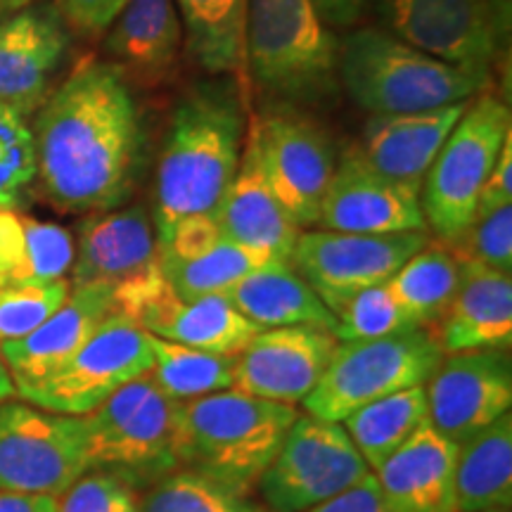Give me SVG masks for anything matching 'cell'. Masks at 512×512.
<instances>
[{
    "instance_id": "obj_12",
    "label": "cell",
    "mask_w": 512,
    "mask_h": 512,
    "mask_svg": "<svg viewBox=\"0 0 512 512\" xmlns=\"http://www.w3.org/2000/svg\"><path fill=\"white\" fill-rule=\"evenodd\" d=\"M256 131L273 195L299 228L316 226L337 166L335 145L325 128L285 102L256 114Z\"/></svg>"
},
{
    "instance_id": "obj_38",
    "label": "cell",
    "mask_w": 512,
    "mask_h": 512,
    "mask_svg": "<svg viewBox=\"0 0 512 512\" xmlns=\"http://www.w3.org/2000/svg\"><path fill=\"white\" fill-rule=\"evenodd\" d=\"M24 226V275L22 285H48L64 280L74 266V240L69 230L22 214Z\"/></svg>"
},
{
    "instance_id": "obj_43",
    "label": "cell",
    "mask_w": 512,
    "mask_h": 512,
    "mask_svg": "<svg viewBox=\"0 0 512 512\" xmlns=\"http://www.w3.org/2000/svg\"><path fill=\"white\" fill-rule=\"evenodd\" d=\"M309 512H399L384 496L375 472H368L361 482L349 486L330 501L316 505Z\"/></svg>"
},
{
    "instance_id": "obj_5",
    "label": "cell",
    "mask_w": 512,
    "mask_h": 512,
    "mask_svg": "<svg viewBox=\"0 0 512 512\" xmlns=\"http://www.w3.org/2000/svg\"><path fill=\"white\" fill-rule=\"evenodd\" d=\"M245 69L287 105H318L337 95V41L313 0H249Z\"/></svg>"
},
{
    "instance_id": "obj_26",
    "label": "cell",
    "mask_w": 512,
    "mask_h": 512,
    "mask_svg": "<svg viewBox=\"0 0 512 512\" xmlns=\"http://www.w3.org/2000/svg\"><path fill=\"white\" fill-rule=\"evenodd\" d=\"M183 31L174 0H126L112 22L105 50L124 74L157 86L174 74Z\"/></svg>"
},
{
    "instance_id": "obj_40",
    "label": "cell",
    "mask_w": 512,
    "mask_h": 512,
    "mask_svg": "<svg viewBox=\"0 0 512 512\" xmlns=\"http://www.w3.org/2000/svg\"><path fill=\"white\" fill-rule=\"evenodd\" d=\"M60 512H140L138 491L107 472L88 470L64 491Z\"/></svg>"
},
{
    "instance_id": "obj_30",
    "label": "cell",
    "mask_w": 512,
    "mask_h": 512,
    "mask_svg": "<svg viewBox=\"0 0 512 512\" xmlns=\"http://www.w3.org/2000/svg\"><path fill=\"white\" fill-rule=\"evenodd\" d=\"M460 285V264L444 242H427L403 264L387 287L418 328L432 330L444 318Z\"/></svg>"
},
{
    "instance_id": "obj_17",
    "label": "cell",
    "mask_w": 512,
    "mask_h": 512,
    "mask_svg": "<svg viewBox=\"0 0 512 512\" xmlns=\"http://www.w3.org/2000/svg\"><path fill=\"white\" fill-rule=\"evenodd\" d=\"M69 50V29L55 3L0 19V102L29 117L48 98Z\"/></svg>"
},
{
    "instance_id": "obj_18",
    "label": "cell",
    "mask_w": 512,
    "mask_h": 512,
    "mask_svg": "<svg viewBox=\"0 0 512 512\" xmlns=\"http://www.w3.org/2000/svg\"><path fill=\"white\" fill-rule=\"evenodd\" d=\"M318 226L335 233L389 235L425 233L427 221L418 195L377 174L349 147L335 166Z\"/></svg>"
},
{
    "instance_id": "obj_49",
    "label": "cell",
    "mask_w": 512,
    "mask_h": 512,
    "mask_svg": "<svg viewBox=\"0 0 512 512\" xmlns=\"http://www.w3.org/2000/svg\"><path fill=\"white\" fill-rule=\"evenodd\" d=\"M482 512H510V508H494V510H482Z\"/></svg>"
},
{
    "instance_id": "obj_24",
    "label": "cell",
    "mask_w": 512,
    "mask_h": 512,
    "mask_svg": "<svg viewBox=\"0 0 512 512\" xmlns=\"http://www.w3.org/2000/svg\"><path fill=\"white\" fill-rule=\"evenodd\" d=\"M460 285L444 318L430 330L446 354L477 349H510L512 280L510 273L458 261Z\"/></svg>"
},
{
    "instance_id": "obj_27",
    "label": "cell",
    "mask_w": 512,
    "mask_h": 512,
    "mask_svg": "<svg viewBox=\"0 0 512 512\" xmlns=\"http://www.w3.org/2000/svg\"><path fill=\"white\" fill-rule=\"evenodd\" d=\"M223 297L238 309L242 316L264 330L294 328V325H309V328L335 332L337 320L332 316L316 290L294 271L290 261H273L254 271Z\"/></svg>"
},
{
    "instance_id": "obj_34",
    "label": "cell",
    "mask_w": 512,
    "mask_h": 512,
    "mask_svg": "<svg viewBox=\"0 0 512 512\" xmlns=\"http://www.w3.org/2000/svg\"><path fill=\"white\" fill-rule=\"evenodd\" d=\"M138 501L140 512H266L249 496L181 467L138 494Z\"/></svg>"
},
{
    "instance_id": "obj_31",
    "label": "cell",
    "mask_w": 512,
    "mask_h": 512,
    "mask_svg": "<svg viewBox=\"0 0 512 512\" xmlns=\"http://www.w3.org/2000/svg\"><path fill=\"white\" fill-rule=\"evenodd\" d=\"M425 420V387H411L358 408L342 420V425L368 463L370 472H375L384 460L413 437V432Z\"/></svg>"
},
{
    "instance_id": "obj_2",
    "label": "cell",
    "mask_w": 512,
    "mask_h": 512,
    "mask_svg": "<svg viewBox=\"0 0 512 512\" xmlns=\"http://www.w3.org/2000/svg\"><path fill=\"white\" fill-rule=\"evenodd\" d=\"M245 91L230 76L200 81L171 114L155 181L157 245L183 219L211 214L238 171L247 131Z\"/></svg>"
},
{
    "instance_id": "obj_35",
    "label": "cell",
    "mask_w": 512,
    "mask_h": 512,
    "mask_svg": "<svg viewBox=\"0 0 512 512\" xmlns=\"http://www.w3.org/2000/svg\"><path fill=\"white\" fill-rule=\"evenodd\" d=\"M337 320L335 337L339 342L354 339H377L399 332L418 330L413 318L401 309L387 283L351 292L347 297L332 299L325 304Z\"/></svg>"
},
{
    "instance_id": "obj_11",
    "label": "cell",
    "mask_w": 512,
    "mask_h": 512,
    "mask_svg": "<svg viewBox=\"0 0 512 512\" xmlns=\"http://www.w3.org/2000/svg\"><path fill=\"white\" fill-rule=\"evenodd\" d=\"M86 472L83 418L0 403V491L60 498Z\"/></svg>"
},
{
    "instance_id": "obj_6",
    "label": "cell",
    "mask_w": 512,
    "mask_h": 512,
    "mask_svg": "<svg viewBox=\"0 0 512 512\" xmlns=\"http://www.w3.org/2000/svg\"><path fill=\"white\" fill-rule=\"evenodd\" d=\"M81 418L88 470L107 472L138 494L178 470L176 401L150 375L124 384Z\"/></svg>"
},
{
    "instance_id": "obj_9",
    "label": "cell",
    "mask_w": 512,
    "mask_h": 512,
    "mask_svg": "<svg viewBox=\"0 0 512 512\" xmlns=\"http://www.w3.org/2000/svg\"><path fill=\"white\" fill-rule=\"evenodd\" d=\"M368 472L342 422L299 415L256 486L266 512H309Z\"/></svg>"
},
{
    "instance_id": "obj_29",
    "label": "cell",
    "mask_w": 512,
    "mask_h": 512,
    "mask_svg": "<svg viewBox=\"0 0 512 512\" xmlns=\"http://www.w3.org/2000/svg\"><path fill=\"white\" fill-rule=\"evenodd\" d=\"M192 60L209 74L245 79V22L249 0H176Z\"/></svg>"
},
{
    "instance_id": "obj_16",
    "label": "cell",
    "mask_w": 512,
    "mask_h": 512,
    "mask_svg": "<svg viewBox=\"0 0 512 512\" xmlns=\"http://www.w3.org/2000/svg\"><path fill=\"white\" fill-rule=\"evenodd\" d=\"M337 344L335 332L309 325L259 332L235 356L233 389L285 406L302 403L328 370Z\"/></svg>"
},
{
    "instance_id": "obj_3",
    "label": "cell",
    "mask_w": 512,
    "mask_h": 512,
    "mask_svg": "<svg viewBox=\"0 0 512 512\" xmlns=\"http://www.w3.org/2000/svg\"><path fill=\"white\" fill-rule=\"evenodd\" d=\"M297 418L294 406L238 389L176 401L178 467L252 496Z\"/></svg>"
},
{
    "instance_id": "obj_32",
    "label": "cell",
    "mask_w": 512,
    "mask_h": 512,
    "mask_svg": "<svg viewBox=\"0 0 512 512\" xmlns=\"http://www.w3.org/2000/svg\"><path fill=\"white\" fill-rule=\"evenodd\" d=\"M273 261L285 259L242 247L228 238H221L207 252L188 261L162 259L159 256V266H162L166 280L185 302L209 297V294H223L235 283H240L242 278H247L254 271H261Z\"/></svg>"
},
{
    "instance_id": "obj_21",
    "label": "cell",
    "mask_w": 512,
    "mask_h": 512,
    "mask_svg": "<svg viewBox=\"0 0 512 512\" xmlns=\"http://www.w3.org/2000/svg\"><path fill=\"white\" fill-rule=\"evenodd\" d=\"M128 320L152 337L223 356H238L259 332H264V328L242 316L223 294L185 302L169 280L140 302Z\"/></svg>"
},
{
    "instance_id": "obj_22",
    "label": "cell",
    "mask_w": 512,
    "mask_h": 512,
    "mask_svg": "<svg viewBox=\"0 0 512 512\" xmlns=\"http://www.w3.org/2000/svg\"><path fill=\"white\" fill-rule=\"evenodd\" d=\"M157 261L155 226L143 204L95 211L79 226L72 285H105L114 290Z\"/></svg>"
},
{
    "instance_id": "obj_45",
    "label": "cell",
    "mask_w": 512,
    "mask_h": 512,
    "mask_svg": "<svg viewBox=\"0 0 512 512\" xmlns=\"http://www.w3.org/2000/svg\"><path fill=\"white\" fill-rule=\"evenodd\" d=\"M318 15L330 27H349L361 19L363 10L368 8V0H313Z\"/></svg>"
},
{
    "instance_id": "obj_1",
    "label": "cell",
    "mask_w": 512,
    "mask_h": 512,
    "mask_svg": "<svg viewBox=\"0 0 512 512\" xmlns=\"http://www.w3.org/2000/svg\"><path fill=\"white\" fill-rule=\"evenodd\" d=\"M36 178L60 211H112L138 188L145 126L126 74L83 62L36 110Z\"/></svg>"
},
{
    "instance_id": "obj_4",
    "label": "cell",
    "mask_w": 512,
    "mask_h": 512,
    "mask_svg": "<svg viewBox=\"0 0 512 512\" xmlns=\"http://www.w3.org/2000/svg\"><path fill=\"white\" fill-rule=\"evenodd\" d=\"M337 79L363 110L411 114L467 102L486 74L422 53L382 27H363L339 43Z\"/></svg>"
},
{
    "instance_id": "obj_39",
    "label": "cell",
    "mask_w": 512,
    "mask_h": 512,
    "mask_svg": "<svg viewBox=\"0 0 512 512\" xmlns=\"http://www.w3.org/2000/svg\"><path fill=\"white\" fill-rule=\"evenodd\" d=\"M458 261H477L494 271H512V204L477 216L463 238L446 245Z\"/></svg>"
},
{
    "instance_id": "obj_19",
    "label": "cell",
    "mask_w": 512,
    "mask_h": 512,
    "mask_svg": "<svg viewBox=\"0 0 512 512\" xmlns=\"http://www.w3.org/2000/svg\"><path fill=\"white\" fill-rule=\"evenodd\" d=\"M223 238L238 242L242 247L266 252L278 259L290 261L299 238V226L273 195L261 164L259 131L256 112H249L245 143L238 171L228 190L223 192L219 207L214 209Z\"/></svg>"
},
{
    "instance_id": "obj_14",
    "label": "cell",
    "mask_w": 512,
    "mask_h": 512,
    "mask_svg": "<svg viewBox=\"0 0 512 512\" xmlns=\"http://www.w3.org/2000/svg\"><path fill=\"white\" fill-rule=\"evenodd\" d=\"M427 242V233L358 235L311 230L299 233L290 264L328 304L351 292L389 283Z\"/></svg>"
},
{
    "instance_id": "obj_42",
    "label": "cell",
    "mask_w": 512,
    "mask_h": 512,
    "mask_svg": "<svg viewBox=\"0 0 512 512\" xmlns=\"http://www.w3.org/2000/svg\"><path fill=\"white\" fill-rule=\"evenodd\" d=\"M24 226L15 209H0V287L22 285L24 275Z\"/></svg>"
},
{
    "instance_id": "obj_20",
    "label": "cell",
    "mask_w": 512,
    "mask_h": 512,
    "mask_svg": "<svg viewBox=\"0 0 512 512\" xmlns=\"http://www.w3.org/2000/svg\"><path fill=\"white\" fill-rule=\"evenodd\" d=\"M465 107L467 102H456L430 112L373 114L354 145L356 155L380 176L420 197L427 171Z\"/></svg>"
},
{
    "instance_id": "obj_47",
    "label": "cell",
    "mask_w": 512,
    "mask_h": 512,
    "mask_svg": "<svg viewBox=\"0 0 512 512\" xmlns=\"http://www.w3.org/2000/svg\"><path fill=\"white\" fill-rule=\"evenodd\" d=\"M15 394H17V387H15V382H12V375H10L8 366H5L3 356H0V403L10 401Z\"/></svg>"
},
{
    "instance_id": "obj_37",
    "label": "cell",
    "mask_w": 512,
    "mask_h": 512,
    "mask_svg": "<svg viewBox=\"0 0 512 512\" xmlns=\"http://www.w3.org/2000/svg\"><path fill=\"white\" fill-rule=\"evenodd\" d=\"M69 292L72 285L67 280L0 287V342H12L34 332L67 302Z\"/></svg>"
},
{
    "instance_id": "obj_10",
    "label": "cell",
    "mask_w": 512,
    "mask_h": 512,
    "mask_svg": "<svg viewBox=\"0 0 512 512\" xmlns=\"http://www.w3.org/2000/svg\"><path fill=\"white\" fill-rule=\"evenodd\" d=\"M152 363L150 332L112 311L53 375L17 394L43 411L81 418L124 384L150 373Z\"/></svg>"
},
{
    "instance_id": "obj_46",
    "label": "cell",
    "mask_w": 512,
    "mask_h": 512,
    "mask_svg": "<svg viewBox=\"0 0 512 512\" xmlns=\"http://www.w3.org/2000/svg\"><path fill=\"white\" fill-rule=\"evenodd\" d=\"M0 512H60V498L0 491Z\"/></svg>"
},
{
    "instance_id": "obj_44",
    "label": "cell",
    "mask_w": 512,
    "mask_h": 512,
    "mask_svg": "<svg viewBox=\"0 0 512 512\" xmlns=\"http://www.w3.org/2000/svg\"><path fill=\"white\" fill-rule=\"evenodd\" d=\"M512 202V131L505 138L501 155H498L494 169H491L489 178H486L482 195H479L477 216L489 214L498 207Z\"/></svg>"
},
{
    "instance_id": "obj_28",
    "label": "cell",
    "mask_w": 512,
    "mask_h": 512,
    "mask_svg": "<svg viewBox=\"0 0 512 512\" xmlns=\"http://www.w3.org/2000/svg\"><path fill=\"white\" fill-rule=\"evenodd\" d=\"M512 505V415L458 444L456 510L482 512Z\"/></svg>"
},
{
    "instance_id": "obj_41",
    "label": "cell",
    "mask_w": 512,
    "mask_h": 512,
    "mask_svg": "<svg viewBox=\"0 0 512 512\" xmlns=\"http://www.w3.org/2000/svg\"><path fill=\"white\" fill-rule=\"evenodd\" d=\"M126 0H55L67 27L83 36H100L124 10Z\"/></svg>"
},
{
    "instance_id": "obj_8",
    "label": "cell",
    "mask_w": 512,
    "mask_h": 512,
    "mask_svg": "<svg viewBox=\"0 0 512 512\" xmlns=\"http://www.w3.org/2000/svg\"><path fill=\"white\" fill-rule=\"evenodd\" d=\"M444 351L427 328L339 342L328 370L302 401L306 415L342 422L358 408L411 387H425Z\"/></svg>"
},
{
    "instance_id": "obj_48",
    "label": "cell",
    "mask_w": 512,
    "mask_h": 512,
    "mask_svg": "<svg viewBox=\"0 0 512 512\" xmlns=\"http://www.w3.org/2000/svg\"><path fill=\"white\" fill-rule=\"evenodd\" d=\"M34 3V0H0V19L8 17V15H15V12L29 8V5Z\"/></svg>"
},
{
    "instance_id": "obj_15",
    "label": "cell",
    "mask_w": 512,
    "mask_h": 512,
    "mask_svg": "<svg viewBox=\"0 0 512 512\" xmlns=\"http://www.w3.org/2000/svg\"><path fill=\"white\" fill-rule=\"evenodd\" d=\"M427 420L441 437L465 441L510 413L512 361L508 349L446 354L425 384Z\"/></svg>"
},
{
    "instance_id": "obj_13",
    "label": "cell",
    "mask_w": 512,
    "mask_h": 512,
    "mask_svg": "<svg viewBox=\"0 0 512 512\" xmlns=\"http://www.w3.org/2000/svg\"><path fill=\"white\" fill-rule=\"evenodd\" d=\"M382 29L422 53L489 76L501 22L494 0H368Z\"/></svg>"
},
{
    "instance_id": "obj_33",
    "label": "cell",
    "mask_w": 512,
    "mask_h": 512,
    "mask_svg": "<svg viewBox=\"0 0 512 512\" xmlns=\"http://www.w3.org/2000/svg\"><path fill=\"white\" fill-rule=\"evenodd\" d=\"M152 356L155 363L147 375L171 401L183 403L233 389L235 356L209 354L159 337H152Z\"/></svg>"
},
{
    "instance_id": "obj_36",
    "label": "cell",
    "mask_w": 512,
    "mask_h": 512,
    "mask_svg": "<svg viewBox=\"0 0 512 512\" xmlns=\"http://www.w3.org/2000/svg\"><path fill=\"white\" fill-rule=\"evenodd\" d=\"M36 181L34 133L22 114L0 102V209H15Z\"/></svg>"
},
{
    "instance_id": "obj_23",
    "label": "cell",
    "mask_w": 512,
    "mask_h": 512,
    "mask_svg": "<svg viewBox=\"0 0 512 512\" xmlns=\"http://www.w3.org/2000/svg\"><path fill=\"white\" fill-rule=\"evenodd\" d=\"M112 313V290L105 285L72 287L67 302L27 337L0 342L17 392L36 387L69 361L95 328Z\"/></svg>"
},
{
    "instance_id": "obj_7",
    "label": "cell",
    "mask_w": 512,
    "mask_h": 512,
    "mask_svg": "<svg viewBox=\"0 0 512 512\" xmlns=\"http://www.w3.org/2000/svg\"><path fill=\"white\" fill-rule=\"evenodd\" d=\"M510 128V110L501 98L482 93L465 107L427 171L420 207L427 228L444 245L463 238L477 219L482 188L501 155Z\"/></svg>"
},
{
    "instance_id": "obj_25",
    "label": "cell",
    "mask_w": 512,
    "mask_h": 512,
    "mask_svg": "<svg viewBox=\"0 0 512 512\" xmlns=\"http://www.w3.org/2000/svg\"><path fill=\"white\" fill-rule=\"evenodd\" d=\"M458 444L425 420L413 437L375 470L387 501L399 512L456 510Z\"/></svg>"
}]
</instances>
